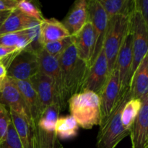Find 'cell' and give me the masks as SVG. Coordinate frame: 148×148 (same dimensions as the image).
I'll use <instances>...</instances> for the list:
<instances>
[{
	"label": "cell",
	"instance_id": "6da1fadb",
	"mask_svg": "<svg viewBox=\"0 0 148 148\" xmlns=\"http://www.w3.org/2000/svg\"><path fill=\"white\" fill-rule=\"evenodd\" d=\"M58 61L62 72L65 98L68 101L71 96L79 92L88 66L78 56L73 41Z\"/></svg>",
	"mask_w": 148,
	"mask_h": 148
},
{
	"label": "cell",
	"instance_id": "7a4b0ae2",
	"mask_svg": "<svg viewBox=\"0 0 148 148\" xmlns=\"http://www.w3.org/2000/svg\"><path fill=\"white\" fill-rule=\"evenodd\" d=\"M67 102L71 116L79 127L90 130L94 126L100 125L101 115L98 95L91 91H82L71 96Z\"/></svg>",
	"mask_w": 148,
	"mask_h": 148
},
{
	"label": "cell",
	"instance_id": "3957f363",
	"mask_svg": "<svg viewBox=\"0 0 148 148\" xmlns=\"http://www.w3.org/2000/svg\"><path fill=\"white\" fill-rule=\"evenodd\" d=\"M130 88L121 93L115 109L103 124L97 136V148H116L121 140L130 135L121 122V112L126 103L131 99Z\"/></svg>",
	"mask_w": 148,
	"mask_h": 148
},
{
	"label": "cell",
	"instance_id": "277c9868",
	"mask_svg": "<svg viewBox=\"0 0 148 148\" xmlns=\"http://www.w3.org/2000/svg\"><path fill=\"white\" fill-rule=\"evenodd\" d=\"M130 16L119 14L108 20L103 49L108 62L109 75L115 68L119 52L130 27Z\"/></svg>",
	"mask_w": 148,
	"mask_h": 148
},
{
	"label": "cell",
	"instance_id": "5b68a950",
	"mask_svg": "<svg viewBox=\"0 0 148 148\" xmlns=\"http://www.w3.org/2000/svg\"><path fill=\"white\" fill-rule=\"evenodd\" d=\"M130 29L132 35V65L131 78L142 61L148 55V24L134 8L130 16Z\"/></svg>",
	"mask_w": 148,
	"mask_h": 148
},
{
	"label": "cell",
	"instance_id": "8992f818",
	"mask_svg": "<svg viewBox=\"0 0 148 148\" xmlns=\"http://www.w3.org/2000/svg\"><path fill=\"white\" fill-rule=\"evenodd\" d=\"M38 72L37 53L27 49L17 52L7 67V77L16 80L28 81Z\"/></svg>",
	"mask_w": 148,
	"mask_h": 148
},
{
	"label": "cell",
	"instance_id": "52a82bcc",
	"mask_svg": "<svg viewBox=\"0 0 148 148\" xmlns=\"http://www.w3.org/2000/svg\"><path fill=\"white\" fill-rule=\"evenodd\" d=\"M37 56L39 64V72L46 75L51 79L54 90L55 101L60 105L62 111L66 106L67 101L65 98L59 61L49 55L43 49L38 52Z\"/></svg>",
	"mask_w": 148,
	"mask_h": 148
},
{
	"label": "cell",
	"instance_id": "ba28073f",
	"mask_svg": "<svg viewBox=\"0 0 148 148\" xmlns=\"http://www.w3.org/2000/svg\"><path fill=\"white\" fill-rule=\"evenodd\" d=\"M0 104L7 106L9 109L27 120L29 124L36 126L21 93L12 79L7 76L2 79L0 85Z\"/></svg>",
	"mask_w": 148,
	"mask_h": 148
},
{
	"label": "cell",
	"instance_id": "9c48e42d",
	"mask_svg": "<svg viewBox=\"0 0 148 148\" xmlns=\"http://www.w3.org/2000/svg\"><path fill=\"white\" fill-rule=\"evenodd\" d=\"M108 76V62L102 49L93 63L88 67L79 92L88 90L99 95L106 83Z\"/></svg>",
	"mask_w": 148,
	"mask_h": 148
},
{
	"label": "cell",
	"instance_id": "30bf717a",
	"mask_svg": "<svg viewBox=\"0 0 148 148\" xmlns=\"http://www.w3.org/2000/svg\"><path fill=\"white\" fill-rule=\"evenodd\" d=\"M88 21L92 23L95 34V43L90 64V66L103 48L108 23V17L98 0L88 1Z\"/></svg>",
	"mask_w": 148,
	"mask_h": 148
},
{
	"label": "cell",
	"instance_id": "8fae6325",
	"mask_svg": "<svg viewBox=\"0 0 148 148\" xmlns=\"http://www.w3.org/2000/svg\"><path fill=\"white\" fill-rule=\"evenodd\" d=\"M122 92H120L118 70L115 67L114 71L109 75L106 83L98 95L101 115L100 125L103 124L112 114Z\"/></svg>",
	"mask_w": 148,
	"mask_h": 148
},
{
	"label": "cell",
	"instance_id": "7c38bea8",
	"mask_svg": "<svg viewBox=\"0 0 148 148\" xmlns=\"http://www.w3.org/2000/svg\"><path fill=\"white\" fill-rule=\"evenodd\" d=\"M132 59V35L130 25L129 30L119 52L115 66L118 70L121 92L130 88Z\"/></svg>",
	"mask_w": 148,
	"mask_h": 148
},
{
	"label": "cell",
	"instance_id": "4fadbf2b",
	"mask_svg": "<svg viewBox=\"0 0 148 148\" xmlns=\"http://www.w3.org/2000/svg\"><path fill=\"white\" fill-rule=\"evenodd\" d=\"M141 100V108L130 130L132 148H148V95Z\"/></svg>",
	"mask_w": 148,
	"mask_h": 148
},
{
	"label": "cell",
	"instance_id": "5bb4252c",
	"mask_svg": "<svg viewBox=\"0 0 148 148\" xmlns=\"http://www.w3.org/2000/svg\"><path fill=\"white\" fill-rule=\"evenodd\" d=\"M72 38L78 56L89 67L95 43V34L92 23L87 22L80 31Z\"/></svg>",
	"mask_w": 148,
	"mask_h": 148
},
{
	"label": "cell",
	"instance_id": "9a60e30c",
	"mask_svg": "<svg viewBox=\"0 0 148 148\" xmlns=\"http://www.w3.org/2000/svg\"><path fill=\"white\" fill-rule=\"evenodd\" d=\"M29 82L36 91L40 107V116L49 105L55 101L54 90L50 78L39 72L29 79Z\"/></svg>",
	"mask_w": 148,
	"mask_h": 148
},
{
	"label": "cell",
	"instance_id": "2e32d148",
	"mask_svg": "<svg viewBox=\"0 0 148 148\" xmlns=\"http://www.w3.org/2000/svg\"><path fill=\"white\" fill-rule=\"evenodd\" d=\"M87 22L88 1L78 0L74 3L71 10L62 23L72 37L80 31Z\"/></svg>",
	"mask_w": 148,
	"mask_h": 148
},
{
	"label": "cell",
	"instance_id": "e0dca14e",
	"mask_svg": "<svg viewBox=\"0 0 148 148\" xmlns=\"http://www.w3.org/2000/svg\"><path fill=\"white\" fill-rule=\"evenodd\" d=\"M130 93L132 98L140 100L148 95V55L142 61L132 77Z\"/></svg>",
	"mask_w": 148,
	"mask_h": 148
},
{
	"label": "cell",
	"instance_id": "ac0fdd59",
	"mask_svg": "<svg viewBox=\"0 0 148 148\" xmlns=\"http://www.w3.org/2000/svg\"><path fill=\"white\" fill-rule=\"evenodd\" d=\"M10 110V109H9ZM10 117L23 148H36V127L21 116L10 110Z\"/></svg>",
	"mask_w": 148,
	"mask_h": 148
},
{
	"label": "cell",
	"instance_id": "d6986e66",
	"mask_svg": "<svg viewBox=\"0 0 148 148\" xmlns=\"http://www.w3.org/2000/svg\"><path fill=\"white\" fill-rule=\"evenodd\" d=\"M12 79L21 93L30 111L33 123L35 125L37 126L38 120L40 117V107L38 98L36 91L33 89V86L29 81Z\"/></svg>",
	"mask_w": 148,
	"mask_h": 148
},
{
	"label": "cell",
	"instance_id": "ffe728a7",
	"mask_svg": "<svg viewBox=\"0 0 148 148\" xmlns=\"http://www.w3.org/2000/svg\"><path fill=\"white\" fill-rule=\"evenodd\" d=\"M40 36L42 43L55 41L70 37L62 22L55 18L46 19L40 23Z\"/></svg>",
	"mask_w": 148,
	"mask_h": 148
},
{
	"label": "cell",
	"instance_id": "44dd1931",
	"mask_svg": "<svg viewBox=\"0 0 148 148\" xmlns=\"http://www.w3.org/2000/svg\"><path fill=\"white\" fill-rule=\"evenodd\" d=\"M33 20H36L27 17L16 8L10 12L0 27V35L26 30Z\"/></svg>",
	"mask_w": 148,
	"mask_h": 148
},
{
	"label": "cell",
	"instance_id": "7402d4cb",
	"mask_svg": "<svg viewBox=\"0 0 148 148\" xmlns=\"http://www.w3.org/2000/svg\"><path fill=\"white\" fill-rule=\"evenodd\" d=\"M108 19L116 15L130 16L134 10V0H98Z\"/></svg>",
	"mask_w": 148,
	"mask_h": 148
},
{
	"label": "cell",
	"instance_id": "603a6c76",
	"mask_svg": "<svg viewBox=\"0 0 148 148\" xmlns=\"http://www.w3.org/2000/svg\"><path fill=\"white\" fill-rule=\"evenodd\" d=\"M62 111L60 105L54 101L43 111L38 122V127L46 133H54L55 126Z\"/></svg>",
	"mask_w": 148,
	"mask_h": 148
},
{
	"label": "cell",
	"instance_id": "cb8c5ba5",
	"mask_svg": "<svg viewBox=\"0 0 148 148\" xmlns=\"http://www.w3.org/2000/svg\"><path fill=\"white\" fill-rule=\"evenodd\" d=\"M79 126L72 116L59 118L55 126L54 133L62 140L73 138L77 134Z\"/></svg>",
	"mask_w": 148,
	"mask_h": 148
},
{
	"label": "cell",
	"instance_id": "d4e9b609",
	"mask_svg": "<svg viewBox=\"0 0 148 148\" xmlns=\"http://www.w3.org/2000/svg\"><path fill=\"white\" fill-rule=\"evenodd\" d=\"M0 46L14 47L18 51L26 49L30 50V40L25 30H24L16 33L0 35Z\"/></svg>",
	"mask_w": 148,
	"mask_h": 148
},
{
	"label": "cell",
	"instance_id": "484cf974",
	"mask_svg": "<svg viewBox=\"0 0 148 148\" xmlns=\"http://www.w3.org/2000/svg\"><path fill=\"white\" fill-rule=\"evenodd\" d=\"M142 106V100L131 98L129 100L121 112V122L125 130H131Z\"/></svg>",
	"mask_w": 148,
	"mask_h": 148
},
{
	"label": "cell",
	"instance_id": "4316f807",
	"mask_svg": "<svg viewBox=\"0 0 148 148\" xmlns=\"http://www.w3.org/2000/svg\"><path fill=\"white\" fill-rule=\"evenodd\" d=\"M40 23L41 22L33 20L25 30L30 40V50L36 53L43 49L40 36Z\"/></svg>",
	"mask_w": 148,
	"mask_h": 148
},
{
	"label": "cell",
	"instance_id": "83f0119b",
	"mask_svg": "<svg viewBox=\"0 0 148 148\" xmlns=\"http://www.w3.org/2000/svg\"><path fill=\"white\" fill-rule=\"evenodd\" d=\"M72 43V38L70 36L66 38L45 43L43 45V49L49 55L58 59Z\"/></svg>",
	"mask_w": 148,
	"mask_h": 148
},
{
	"label": "cell",
	"instance_id": "f1b7e54d",
	"mask_svg": "<svg viewBox=\"0 0 148 148\" xmlns=\"http://www.w3.org/2000/svg\"><path fill=\"white\" fill-rule=\"evenodd\" d=\"M17 9L25 16L37 21L42 22L45 19L40 9L37 6L35 5L32 1H27V0L18 1Z\"/></svg>",
	"mask_w": 148,
	"mask_h": 148
},
{
	"label": "cell",
	"instance_id": "f546056e",
	"mask_svg": "<svg viewBox=\"0 0 148 148\" xmlns=\"http://www.w3.org/2000/svg\"><path fill=\"white\" fill-rule=\"evenodd\" d=\"M0 148H23L12 121L4 140L0 143Z\"/></svg>",
	"mask_w": 148,
	"mask_h": 148
},
{
	"label": "cell",
	"instance_id": "4dcf8cb0",
	"mask_svg": "<svg viewBox=\"0 0 148 148\" xmlns=\"http://www.w3.org/2000/svg\"><path fill=\"white\" fill-rule=\"evenodd\" d=\"M11 121L10 110L0 104V143L4 140Z\"/></svg>",
	"mask_w": 148,
	"mask_h": 148
},
{
	"label": "cell",
	"instance_id": "1f68e13d",
	"mask_svg": "<svg viewBox=\"0 0 148 148\" xmlns=\"http://www.w3.org/2000/svg\"><path fill=\"white\" fill-rule=\"evenodd\" d=\"M134 8L141 14L148 24V0H134Z\"/></svg>",
	"mask_w": 148,
	"mask_h": 148
},
{
	"label": "cell",
	"instance_id": "d6a6232c",
	"mask_svg": "<svg viewBox=\"0 0 148 148\" xmlns=\"http://www.w3.org/2000/svg\"><path fill=\"white\" fill-rule=\"evenodd\" d=\"M17 1V0H0V12L15 10Z\"/></svg>",
	"mask_w": 148,
	"mask_h": 148
},
{
	"label": "cell",
	"instance_id": "836d02e7",
	"mask_svg": "<svg viewBox=\"0 0 148 148\" xmlns=\"http://www.w3.org/2000/svg\"><path fill=\"white\" fill-rule=\"evenodd\" d=\"M17 51H19L14 47L0 46V62H2L3 61L7 59V58Z\"/></svg>",
	"mask_w": 148,
	"mask_h": 148
},
{
	"label": "cell",
	"instance_id": "e575fe53",
	"mask_svg": "<svg viewBox=\"0 0 148 148\" xmlns=\"http://www.w3.org/2000/svg\"><path fill=\"white\" fill-rule=\"evenodd\" d=\"M11 12L12 11H7V12H0V27H1V25L3 24L4 20L7 19V17L10 15Z\"/></svg>",
	"mask_w": 148,
	"mask_h": 148
},
{
	"label": "cell",
	"instance_id": "d590c367",
	"mask_svg": "<svg viewBox=\"0 0 148 148\" xmlns=\"http://www.w3.org/2000/svg\"><path fill=\"white\" fill-rule=\"evenodd\" d=\"M7 76V68L1 62L0 63V79H4Z\"/></svg>",
	"mask_w": 148,
	"mask_h": 148
},
{
	"label": "cell",
	"instance_id": "8d00e7d4",
	"mask_svg": "<svg viewBox=\"0 0 148 148\" xmlns=\"http://www.w3.org/2000/svg\"><path fill=\"white\" fill-rule=\"evenodd\" d=\"M2 79H0V85H1V81H2Z\"/></svg>",
	"mask_w": 148,
	"mask_h": 148
},
{
	"label": "cell",
	"instance_id": "74e56055",
	"mask_svg": "<svg viewBox=\"0 0 148 148\" xmlns=\"http://www.w3.org/2000/svg\"><path fill=\"white\" fill-rule=\"evenodd\" d=\"M0 63H1V62H0Z\"/></svg>",
	"mask_w": 148,
	"mask_h": 148
}]
</instances>
